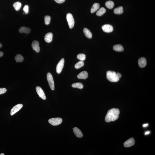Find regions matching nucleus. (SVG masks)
<instances>
[{
  "instance_id": "nucleus-1",
  "label": "nucleus",
  "mask_w": 155,
  "mask_h": 155,
  "mask_svg": "<svg viewBox=\"0 0 155 155\" xmlns=\"http://www.w3.org/2000/svg\"><path fill=\"white\" fill-rule=\"evenodd\" d=\"M120 113L118 109L113 108L109 110L105 117V121L107 122L114 121L118 119Z\"/></svg>"
},
{
  "instance_id": "nucleus-2",
  "label": "nucleus",
  "mask_w": 155,
  "mask_h": 155,
  "mask_svg": "<svg viewBox=\"0 0 155 155\" xmlns=\"http://www.w3.org/2000/svg\"><path fill=\"white\" fill-rule=\"evenodd\" d=\"M106 77L108 80L112 82H117L120 80V78L117 77V73L114 71H108Z\"/></svg>"
},
{
  "instance_id": "nucleus-3",
  "label": "nucleus",
  "mask_w": 155,
  "mask_h": 155,
  "mask_svg": "<svg viewBox=\"0 0 155 155\" xmlns=\"http://www.w3.org/2000/svg\"><path fill=\"white\" fill-rule=\"evenodd\" d=\"M66 19L68 23L69 27L70 29L73 28L74 25V20L72 14L68 13L66 15Z\"/></svg>"
},
{
  "instance_id": "nucleus-4",
  "label": "nucleus",
  "mask_w": 155,
  "mask_h": 155,
  "mask_svg": "<svg viewBox=\"0 0 155 155\" xmlns=\"http://www.w3.org/2000/svg\"><path fill=\"white\" fill-rule=\"evenodd\" d=\"M62 121H63V120L61 118L59 117L51 118L48 120V122L49 124L53 126L60 125L62 122Z\"/></svg>"
},
{
  "instance_id": "nucleus-5",
  "label": "nucleus",
  "mask_w": 155,
  "mask_h": 155,
  "mask_svg": "<svg viewBox=\"0 0 155 155\" xmlns=\"http://www.w3.org/2000/svg\"><path fill=\"white\" fill-rule=\"evenodd\" d=\"M47 77L51 89L52 90H54L55 89L54 83L52 74L50 73H48L47 74Z\"/></svg>"
},
{
  "instance_id": "nucleus-6",
  "label": "nucleus",
  "mask_w": 155,
  "mask_h": 155,
  "mask_svg": "<svg viewBox=\"0 0 155 155\" xmlns=\"http://www.w3.org/2000/svg\"><path fill=\"white\" fill-rule=\"evenodd\" d=\"M64 63V59L62 58L59 61L56 66V71L58 74H59L63 70Z\"/></svg>"
},
{
  "instance_id": "nucleus-7",
  "label": "nucleus",
  "mask_w": 155,
  "mask_h": 155,
  "mask_svg": "<svg viewBox=\"0 0 155 155\" xmlns=\"http://www.w3.org/2000/svg\"><path fill=\"white\" fill-rule=\"evenodd\" d=\"M36 91L37 94L39 96V97L41 99L45 100L46 99V97L43 90L39 86L36 87Z\"/></svg>"
},
{
  "instance_id": "nucleus-8",
  "label": "nucleus",
  "mask_w": 155,
  "mask_h": 155,
  "mask_svg": "<svg viewBox=\"0 0 155 155\" xmlns=\"http://www.w3.org/2000/svg\"><path fill=\"white\" fill-rule=\"evenodd\" d=\"M23 107V105L21 104H19L14 106L11 110L10 113L11 115L13 116L15 113H17Z\"/></svg>"
},
{
  "instance_id": "nucleus-9",
  "label": "nucleus",
  "mask_w": 155,
  "mask_h": 155,
  "mask_svg": "<svg viewBox=\"0 0 155 155\" xmlns=\"http://www.w3.org/2000/svg\"><path fill=\"white\" fill-rule=\"evenodd\" d=\"M102 28L103 31L107 33L111 32L113 30V26L109 24L104 25L102 26Z\"/></svg>"
},
{
  "instance_id": "nucleus-10",
  "label": "nucleus",
  "mask_w": 155,
  "mask_h": 155,
  "mask_svg": "<svg viewBox=\"0 0 155 155\" xmlns=\"http://www.w3.org/2000/svg\"><path fill=\"white\" fill-rule=\"evenodd\" d=\"M135 140L133 138H131L124 142V145L126 147H129L133 146L135 144Z\"/></svg>"
},
{
  "instance_id": "nucleus-11",
  "label": "nucleus",
  "mask_w": 155,
  "mask_h": 155,
  "mask_svg": "<svg viewBox=\"0 0 155 155\" xmlns=\"http://www.w3.org/2000/svg\"><path fill=\"white\" fill-rule=\"evenodd\" d=\"M39 45V42L37 41H33L32 44V47L33 49L37 53H39L40 52V48Z\"/></svg>"
},
{
  "instance_id": "nucleus-12",
  "label": "nucleus",
  "mask_w": 155,
  "mask_h": 155,
  "mask_svg": "<svg viewBox=\"0 0 155 155\" xmlns=\"http://www.w3.org/2000/svg\"><path fill=\"white\" fill-rule=\"evenodd\" d=\"M138 64L141 68H144L145 67L146 65V59L144 57H142L138 60Z\"/></svg>"
},
{
  "instance_id": "nucleus-13",
  "label": "nucleus",
  "mask_w": 155,
  "mask_h": 155,
  "mask_svg": "<svg viewBox=\"0 0 155 155\" xmlns=\"http://www.w3.org/2000/svg\"><path fill=\"white\" fill-rule=\"evenodd\" d=\"M88 77V73L86 71H83L80 73L77 77L79 79H86Z\"/></svg>"
},
{
  "instance_id": "nucleus-14",
  "label": "nucleus",
  "mask_w": 155,
  "mask_h": 155,
  "mask_svg": "<svg viewBox=\"0 0 155 155\" xmlns=\"http://www.w3.org/2000/svg\"><path fill=\"white\" fill-rule=\"evenodd\" d=\"M53 37V34L52 33H48L45 34L44 37V40L47 43H50L52 40Z\"/></svg>"
},
{
  "instance_id": "nucleus-15",
  "label": "nucleus",
  "mask_w": 155,
  "mask_h": 155,
  "mask_svg": "<svg viewBox=\"0 0 155 155\" xmlns=\"http://www.w3.org/2000/svg\"><path fill=\"white\" fill-rule=\"evenodd\" d=\"M73 132L77 137L81 138L83 137V134L81 130L77 127H75L73 129Z\"/></svg>"
},
{
  "instance_id": "nucleus-16",
  "label": "nucleus",
  "mask_w": 155,
  "mask_h": 155,
  "mask_svg": "<svg viewBox=\"0 0 155 155\" xmlns=\"http://www.w3.org/2000/svg\"><path fill=\"white\" fill-rule=\"evenodd\" d=\"M31 30L28 28L24 27H22L19 30V32L22 33H24L26 34H28L30 32Z\"/></svg>"
},
{
  "instance_id": "nucleus-17",
  "label": "nucleus",
  "mask_w": 155,
  "mask_h": 155,
  "mask_svg": "<svg viewBox=\"0 0 155 155\" xmlns=\"http://www.w3.org/2000/svg\"><path fill=\"white\" fill-rule=\"evenodd\" d=\"M113 50L118 52H122L124 50L123 47L120 44L114 45L113 47Z\"/></svg>"
},
{
  "instance_id": "nucleus-18",
  "label": "nucleus",
  "mask_w": 155,
  "mask_h": 155,
  "mask_svg": "<svg viewBox=\"0 0 155 155\" xmlns=\"http://www.w3.org/2000/svg\"><path fill=\"white\" fill-rule=\"evenodd\" d=\"M83 31L84 34L89 39H91L92 38V34L90 30L87 28H84Z\"/></svg>"
},
{
  "instance_id": "nucleus-19",
  "label": "nucleus",
  "mask_w": 155,
  "mask_h": 155,
  "mask_svg": "<svg viewBox=\"0 0 155 155\" xmlns=\"http://www.w3.org/2000/svg\"><path fill=\"white\" fill-rule=\"evenodd\" d=\"M99 7L100 5L99 3H95L94 4L91 9V13H94L98 9H99Z\"/></svg>"
},
{
  "instance_id": "nucleus-20",
  "label": "nucleus",
  "mask_w": 155,
  "mask_h": 155,
  "mask_svg": "<svg viewBox=\"0 0 155 155\" xmlns=\"http://www.w3.org/2000/svg\"><path fill=\"white\" fill-rule=\"evenodd\" d=\"M124 12L123 8L122 7L120 6L116 8L114 10V12L116 14L120 15L123 13Z\"/></svg>"
},
{
  "instance_id": "nucleus-21",
  "label": "nucleus",
  "mask_w": 155,
  "mask_h": 155,
  "mask_svg": "<svg viewBox=\"0 0 155 155\" xmlns=\"http://www.w3.org/2000/svg\"><path fill=\"white\" fill-rule=\"evenodd\" d=\"M72 86L73 88H77L80 89H82L84 87L82 83L80 82L74 83L72 84Z\"/></svg>"
},
{
  "instance_id": "nucleus-22",
  "label": "nucleus",
  "mask_w": 155,
  "mask_h": 155,
  "mask_svg": "<svg viewBox=\"0 0 155 155\" xmlns=\"http://www.w3.org/2000/svg\"><path fill=\"white\" fill-rule=\"evenodd\" d=\"M106 12V9L102 7L99 9V10L97 12L96 15L97 16H101L104 14Z\"/></svg>"
},
{
  "instance_id": "nucleus-23",
  "label": "nucleus",
  "mask_w": 155,
  "mask_h": 155,
  "mask_svg": "<svg viewBox=\"0 0 155 155\" xmlns=\"http://www.w3.org/2000/svg\"><path fill=\"white\" fill-rule=\"evenodd\" d=\"M106 6L107 7L108 9H111L113 8L114 6V4L113 1H107L106 2Z\"/></svg>"
},
{
  "instance_id": "nucleus-24",
  "label": "nucleus",
  "mask_w": 155,
  "mask_h": 155,
  "mask_svg": "<svg viewBox=\"0 0 155 155\" xmlns=\"http://www.w3.org/2000/svg\"><path fill=\"white\" fill-rule=\"evenodd\" d=\"M22 4L20 2H17L15 3L13 5L16 11H19L20 9Z\"/></svg>"
},
{
  "instance_id": "nucleus-25",
  "label": "nucleus",
  "mask_w": 155,
  "mask_h": 155,
  "mask_svg": "<svg viewBox=\"0 0 155 155\" xmlns=\"http://www.w3.org/2000/svg\"><path fill=\"white\" fill-rule=\"evenodd\" d=\"M15 59L16 61V63H18V62L20 63V62L23 61L24 60V58L22 55L19 54L16 55L15 56Z\"/></svg>"
},
{
  "instance_id": "nucleus-26",
  "label": "nucleus",
  "mask_w": 155,
  "mask_h": 155,
  "mask_svg": "<svg viewBox=\"0 0 155 155\" xmlns=\"http://www.w3.org/2000/svg\"><path fill=\"white\" fill-rule=\"evenodd\" d=\"M84 65V63L83 61H80L76 63L75 65V68L76 69H78L81 68L82 67H83Z\"/></svg>"
},
{
  "instance_id": "nucleus-27",
  "label": "nucleus",
  "mask_w": 155,
  "mask_h": 155,
  "mask_svg": "<svg viewBox=\"0 0 155 155\" xmlns=\"http://www.w3.org/2000/svg\"><path fill=\"white\" fill-rule=\"evenodd\" d=\"M77 58L81 61H84L86 59V56L84 54L81 53L78 54L77 55Z\"/></svg>"
},
{
  "instance_id": "nucleus-28",
  "label": "nucleus",
  "mask_w": 155,
  "mask_h": 155,
  "mask_svg": "<svg viewBox=\"0 0 155 155\" xmlns=\"http://www.w3.org/2000/svg\"><path fill=\"white\" fill-rule=\"evenodd\" d=\"M45 23V24L48 25L50 23L51 21V17L49 16H45L44 17Z\"/></svg>"
},
{
  "instance_id": "nucleus-29",
  "label": "nucleus",
  "mask_w": 155,
  "mask_h": 155,
  "mask_svg": "<svg viewBox=\"0 0 155 155\" xmlns=\"http://www.w3.org/2000/svg\"><path fill=\"white\" fill-rule=\"evenodd\" d=\"M23 10L26 14H28L29 12V7L28 5H25L24 8H23Z\"/></svg>"
},
{
  "instance_id": "nucleus-30",
  "label": "nucleus",
  "mask_w": 155,
  "mask_h": 155,
  "mask_svg": "<svg viewBox=\"0 0 155 155\" xmlns=\"http://www.w3.org/2000/svg\"><path fill=\"white\" fill-rule=\"evenodd\" d=\"M6 91L7 90L5 88H0V95L5 93Z\"/></svg>"
},
{
  "instance_id": "nucleus-31",
  "label": "nucleus",
  "mask_w": 155,
  "mask_h": 155,
  "mask_svg": "<svg viewBox=\"0 0 155 155\" xmlns=\"http://www.w3.org/2000/svg\"><path fill=\"white\" fill-rule=\"evenodd\" d=\"M54 0L58 3L61 4L64 2L65 0Z\"/></svg>"
},
{
  "instance_id": "nucleus-32",
  "label": "nucleus",
  "mask_w": 155,
  "mask_h": 155,
  "mask_svg": "<svg viewBox=\"0 0 155 155\" xmlns=\"http://www.w3.org/2000/svg\"><path fill=\"white\" fill-rule=\"evenodd\" d=\"M117 77H118L119 78H120L121 77V75L119 73H117Z\"/></svg>"
},
{
  "instance_id": "nucleus-33",
  "label": "nucleus",
  "mask_w": 155,
  "mask_h": 155,
  "mask_svg": "<svg viewBox=\"0 0 155 155\" xmlns=\"http://www.w3.org/2000/svg\"><path fill=\"white\" fill-rule=\"evenodd\" d=\"M3 54L4 53L3 52H1V51H0V57H2L3 56Z\"/></svg>"
},
{
  "instance_id": "nucleus-34",
  "label": "nucleus",
  "mask_w": 155,
  "mask_h": 155,
  "mask_svg": "<svg viewBox=\"0 0 155 155\" xmlns=\"http://www.w3.org/2000/svg\"><path fill=\"white\" fill-rule=\"evenodd\" d=\"M150 133V131H146V132H145V135H148V134H149Z\"/></svg>"
},
{
  "instance_id": "nucleus-35",
  "label": "nucleus",
  "mask_w": 155,
  "mask_h": 155,
  "mask_svg": "<svg viewBox=\"0 0 155 155\" xmlns=\"http://www.w3.org/2000/svg\"><path fill=\"white\" fill-rule=\"evenodd\" d=\"M148 125V124H144V125H143V126L144 127H146Z\"/></svg>"
},
{
  "instance_id": "nucleus-36",
  "label": "nucleus",
  "mask_w": 155,
  "mask_h": 155,
  "mask_svg": "<svg viewBox=\"0 0 155 155\" xmlns=\"http://www.w3.org/2000/svg\"><path fill=\"white\" fill-rule=\"evenodd\" d=\"M2 44H1V43H0V48L2 47Z\"/></svg>"
},
{
  "instance_id": "nucleus-37",
  "label": "nucleus",
  "mask_w": 155,
  "mask_h": 155,
  "mask_svg": "<svg viewBox=\"0 0 155 155\" xmlns=\"http://www.w3.org/2000/svg\"><path fill=\"white\" fill-rule=\"evenodd\" d=\"M0 155H5V154L4 153H1L0 154Z\"/></svg>"
}]
</instances>
